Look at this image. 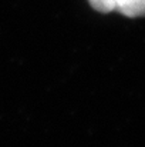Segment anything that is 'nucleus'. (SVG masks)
Returning a JSON list of instances; mask_svg holds the SVG:
<instances>
[{
  "instance_id": "2",
  "label": "nucleus",
  "mask_w": 145,
  "mask_h": 147,
  "mask_svg": "<svg viewBox=\"0 0 145 147\" xmlns=\"http://www.w3.org/2000/svg\"><path fill=\"white\" fill-rule=\"evenodd\" d=\"M91 7L100 13L114 11V0H88Z\"/></svg>"
},
{
  "instance_id": "1",
  "label": "nucleus",
  "mask_w": 145,
  "mask_h": 147,
  "mask_svg": "<svg viewBox=\"0 0 145 147\" xmlns=\"http://www.w3.org/2000/svg\"><path fill=\"white\" fill-rule=\"evenodd\" d=\"M114 10L127 17L145 16V0H114Z\"/></svg>"
}]
</instances>
